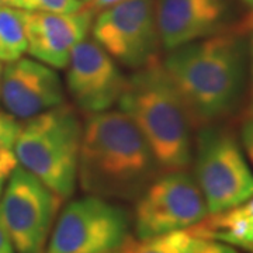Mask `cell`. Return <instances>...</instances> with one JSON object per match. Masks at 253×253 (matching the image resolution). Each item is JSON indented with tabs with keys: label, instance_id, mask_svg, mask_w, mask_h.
<instances>
[{
	"label": "cell",
	"instance_id": "6da1fadb",
	"mask_svg": "<svg viewBox=\"0 0 253 253\" xmlns=\"http://www.w3.org/2000/svg\"><path fill=\"white\" fill-rule=\"evenodd\" d=\"M244 33L224 31L169 51L162 62L193 129L217 124L235 109L245 79Z\"/></svg>",
	"mask_w": 253,
	"mask_h": 253
},
{
	"label": "cell",
	"instance_id": "7a4b0ae2",
	"mask_svg": "<svg viewBox=\"0 0 253 253\" xmlns=\"http://www.w3.org/2000/svg\"><path fill=\"white\" fill-rule=\"evenodd\" d=\"M156 173L149 145L126 113L109 110L87 117L78 166L84 193L100 199H138Z\"/></svg>",
	"mask_w": 253,
	"mask_h": 253
},
{
	"label": "cell",
	"instance_id": "3957f363",
	"mask_svg": "<svg viewBox=\"0 0 253 253\" xmlns=\"http://www.w3.org/2000/svg\"><path fill=\"white\" fill-rule=\"evenodd\" d=\"M118 104L146 139L159 172L189 168L193 161V126L161 59L126 78Z\"/></svg>",
	"mask_w": 253,
	"mask_h": 253
},
{
	"label": "cell",
	"instance_id": "277c9868",
	"mask_svg": "<svg viewBox=\"0 0 253 253\" xmlns=\"http://www.w3.org/2000/svg\"><path fill=\"white\" fill-rule=\"evenodd\" d=\"M83 124L78 111L61 104L20 126L13 146L17 163L61 200L69 199L78 183Z\"/></svg>",
	"mask_w": 253,
	"mask_h": 253
},
{
	"label": "cell",
	"instance_id": "5b68a950",
	"mask_svg": "<svg viewBox=\"0 0 253 253\" xmlns=\"http://www.w3.org/2000/svg\"><path fill=\"white\" fill-rule=\"evenodd\" d=\"M194 179L208 214L231 210L253 197V172L241 145L231 131L215 124L199 129Z\"/></svg>",
	"mask_w": 253,
	"mask_h": 253
},
{
	"label": "cell",
	"instance_id": "8992f818",
	"mask_svg": "<svg viewBox=\"0 0 253 253\" xmlns=\"http://www.w3.org/2000/svg\"><path fill=\"white\" fill-rule=\"evenodd\" d=\"M61 201L20 165L14 169L0 197V225L16 252H44Z\"/></svg>",
	"mask_w": 253,
	"mask_h": 253
},
{
	"label": "cell",
	"instance_id": "52a82bcc",
	"mask_svg": "<svg viewBox=\"0 0 253 253\" xmlns=\"http://www.w3.org/2000/svg\"><path fill=\"white\" fill-rule=\"evenodd\" d=\"M93 40L120 65L141 69L161 58L155 0H126L101 10L91 24Z\"/></svg>",
	"mask_w": 253,
	"mask_h": 253
},
{
	"label": "cell",
	"instance_id": "ba28073f",
	"mask_svg": "<svg viewBox=\"0 0 253 253\" xmlns=\"http://www.w3.org/2000/svg\"><path fill=\"white\" fill-rule=\"evenodd\" d=\"M128 215L100 197L75 200L63 208L51 231L46 253H110L128 238Z\"/></svg>",
	"mask_w": 253,
	"mask_h": 253
},
{
	"label": "cell",
	"instance_id": "9c48e42d",
	"mask_svg": "<svg viewBox=\"0 0 253 253\" xmlns=\"http://www.w3.org/2000/svg\"><path fill=\"white\" fill-rule=\"evenodd\" d=\"M208 215L204 196L187 170L165 172L138 197L135 232L139 239L187 229Z\"/></svg>",
	"mask_w": 253,
	"mask_h": 253
},
{
	"label": "cell",
	"instance_id": "30bf717a",
	"mask_svg": "<svg viewBox=\"0 0 253 253\" xmlns=\"http://www.w3.org/2000/svg\"><path fill=\"white\" fill-rule=\"evenodd\" d=\"M126 84L116 61L94 40L84 38L75 45L66 66V87L81 111L87 116L109 111Z\"/></svg>",
	"mask_w": 253,
	"mask_h": 253
},
{
	"label": "cell",
	"instance_id": "8fae6325",
	"mask_svg": "<svg viewBox=\"0 0 253 253\" xmlns=\"http://www.w3.org/2000/svg\"><path fill=\"white\" fill-rule=\"evenodd\" d=\"M0 103L9 116L27 121L65 103L62 82L52 68L20 58L3 66Z\"/></svg>",
	"mask_w": 253,
	"mask_h": 253
},
{
	"label": "cell",
	"instance_id": "7c38bea8",
	"mask_svg": "<svg viewBox=\"0 0 253 253\" xmlns=\"http://www.w3.org/2000/svg\"><path fill=\"white\" fill-rule=\"evenodd\" d=\"M24 18L28 54L52 69H65L75 45L87 38L94 14L83 6L76 13L24 11Z\"/></svg>",
	"mask_w": 253,
	"mask_h": 253
},
{
	"label": "cell",
	"instance_id": "4fadbf2b",
	"mask_svg": "<svg viewBox=\"0 0 253 253\" xmlns=\"http://www.w3.org/2000/svg\"><path fill=\"white\" fill-rule=\"evenodd\" d=\"M228 0H155L162 48L179 46L226 31Z\"/></svg>",
	"mask_w": 253,
	"mask_h": 253
},
{
	"label": "cell",
	"instance_id": "5bb4252c",
	"mask_svg": "<svg viewBox=\"0 0 253 253\" xmlns=\"http://www.w3.org/2000/svg\"><path fill=\"white\" fill-rule=\"evenodd\" d=\"M27 52V31L23 10L0 6V62H14Z\"/></svg>",
	"mask_w": 253,
	"mask_h": 253
},
{
	"label": "cell",
	"instance_id": "9a60e30c",
	"mask_svg": "<svg viewBox=\"0 0 253 253\" xmlns=\"http://www.w3.org/2000/svg\"><path fill=\"white\" fill-rule=\"evenodd\" d=\"M201 238L190 229L173 231L163 235L135 239L128 235L126 242L118 249L121 253H191Z\"/></svg>",
	"mask_w": 253,
	"mask_h": 253
},
{
	"label": "cell",
	"instance_id": "2e32d148",
	"mask_svg": "<svg viewBox=\"0 0 253 253\" xmlns=\"http://www.w3.org/2000/svg\"><path fill=\"white\" fill-rule=\"evenodd\" d=\"M6 6L24 11L40 13H76L83 9L81 0H6Z\"/></svg>",
	"mask_w": 253,
	"mask_h": 253
},
{
	"label": "cell",
	"instance_id": "e0dca14e",
	"mask_svg": "<svg viewBox=\"0 0 253 253\" xmlns=\"http://www.w3.org/2000/svg\"><path fill=\"white\" fill-rule=\"evenodd\" d=\"M21 123L7 113L0 111V151L13 149Z\"/></svg>",
	"mask_w": 253,
	"mask_h": 253
},
{
	"label": "cell",
	"instance_id": "ac0fdd59",
	"mask_svg": "<svg viewBox=\"0 0 253 253\" xmlns=\"http://www.w3.org/2000/svg\"><path fill=\"white\" fill-rule=\"evenodd\" d=\"M17 166V159H16V155L13 152V149L0 151V197H1V193L6 187V183L9 180V177Z\"/></svg>",
	"mask_w": 253,
	"mask_h": 253
},
{
	"label": "cell",
	"instance_id": "d6986e66",
	"mask_svg": "<svg viewBox=\"0 0 253 253\" xmlns=\"http://www.w3.org/2000/svg\"><path fill=\"white\" fill-rule=\"evenodd\" d=\"M191 253H238L231 246L224 242H218V241H210V239H201L199 245L194 248V251Z\"/></svg>",
	"mask_w": 253,
	"mask_h": 253
},
{
	"label": "cell",
	"instance_id": "ffe728a7",
	"mask_svg": "<svg viewBox=\"0 0 253 253\" xmlns=\"http://www.w3.org/2000/svg\"><path fill=\"white\" fill-rule=\"evenodd\" d=\"M241 139L245 152L253 165V120H244L241 126Z\"/></svg>",
	"mask_w": 253,
	"mask_h": 253
},
{
	"label": "cell",
	"instance_id": "44dd1931",
	"mask_svg": "<svg viewBox=\"0 0 253 253\" xmlns=\"http://www.w3.org/2000/svg\"><path fill=\"white\" fill-rule=\"evenodd\" d=\"M245 120H253V30L251 31V90L249 101L245 111Z\"/></svg>",
	"mask_w": 253,
	"mask_h": 253
},
{
	"label": "cell",
	"instance_id": "7402d4cb",
	"mask_svg": "<svg viewBox=\"0 0 253 253\" xmlns=\"http://www.w3.org/2000/svg\"><path fill=\"white\" fill-rule=\"evenodd\" d=\"M121 1H126V0H89L84 6L90 11H93V14H97L101 10L109 9V7L116 6Z\"/></svg>",
	"mask_w": 253,
	"mask_h": 253
},
{
	"label": "cell",
	"instance_id": "603a6c76",
	"mask_svg": "<svg viewBox=\"0 0 253 253\" xmlns=\"http://www.w3.org/2000/svg\"><path fill=\"white\" fill-rule=\"evenodd\" d=\"M239 248H242L248 252L253 253V219L249 221V225H248V229H246V234H245L242 242L239 245Z\"/></svg>",
	"mask_w": 253,
	"mask_h": 253
},
{
	"label": "cell",
	"instance_id": "cb8c5ba5",
	"mask_svg": "<svg viewBox=\"0 0 253 253\" xmlns=\"http://www.w3.org/2000/svg\"><path fill=\"white\" fill-rule=\"evenodd\" d=\"M0 253H16L9 235L6 234L1 225H0Z\"/></svg>",
	"mask_w": 253,
	"mask_h": 253
},
{
	"label": "cell",
	"instance_id": "d4e9b609",
	"mask_svg": "<svg viewBox=\"0 0 253 253\" xmlns=\"http://www.w3.org/2000/svg\"><path fill=\"white\" fill-rule=\"evenodd\" d=\"M245 4L249 7V10H251V14H253V0H242Z\"/></svg>",
	"mask_w": 253,
	"mask_h": 253
},
{
	"label": "cell",
	"instance_id": "484cf974",
	"mask_svg": "<svg viewBox=\"0 0 253 253\" xmlns=\"http://www.w3.org/2000/svg\"><path fill=\"white\" fill-rule=\"evenodd\" d=\"M1 75H3V62H0V91H1Z\"/></svg>",
	"mask_w": 253,
	"mask_h": 253
},
{
	"label": "cell",
	"instance_id": "4316f807",
	"mask_svg": "<svg viewBox=\"0 0 253 253\" xmlns=\"http://www.w3.org/2000/svg\"><path fill=\"white\" fill-rule=\"evenodd\" d=\"M0 6H6V0H0Z\"/></svg>",
	"mask_w": 253,
	"mask_h": 253
},
{
	"label": "cell",
	"instance_id": "83f0119b",
	"mask_svg": "<svg viewBox=\"0 0 253 253\" xmlns=\"http://www.w3.org/2000/svg\"><path fill=\"white\" fill-rule=\"evenodd\" d=\"M110 253H121L120 251H114V252H110Z\"/></svg>",
	"mask_w": 253,
	"mask_h": 253
},
{
	"label": "cell",
	"instance_id": "f1b7e54d",
	"mask_svg": "<svg viewBox=\"0 0 253 253\" xmlns=\"http://www.w3.org/2000/svg\"><path fill=\"white\" fill-rule=\"evenodd\" d=\"M81 1H86V3H87V1H89V0H81Z\"/></svg>",
	"mask_w": 253,
	"mask_h": 253
}]
</instances>
